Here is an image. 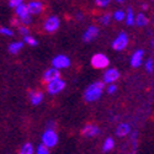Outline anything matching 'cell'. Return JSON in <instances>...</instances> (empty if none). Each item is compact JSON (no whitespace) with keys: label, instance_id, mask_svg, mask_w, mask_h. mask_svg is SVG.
<instances>
[{"label":"cell","instance_id":"obj_1","mask_svg":"<svg viewBox=\"0 0 154 154\" xmlns=\"http://www.w3.org/2000/svg\"><path fill=\"white\" fill-rule=\"evenodd\" d=\"M105 90V83L104 82H95L90 84L84 91V100L86 102H94L97 101Z\"/></svg>","mask_w":154,"mask_h":154},{"label":"cell","instance_id":"obj_2","mask_svg":"<svg viewBox=\"0 0 154 154\" xmlns=\"http://www.w3.org/2000/svg\"><path fill=\"white\" fill-rule=\"evenodd\" d=\"M42 144H45L47 148H53L57 146L58 143V134L54 130H52V128H47V130L43 132L42 134Z\"/></svg>","mask_w":154,"mask_h":154},{"label":"cell","instance_id":"obj_3","mask_svg":"<svg viewBox=\"0 0 154 154\" xmlns=\"http://www.w3.org/2000/svg\"><path fill=\"white\" fill-rule=\"evenodd\" d=\"M109 57L104 53H96L91 57V66L95 69H106L109 67Z\"/></svg>","mask_w":154,"mask_h":154},{"label":"cell","instance_id":"obj_4","mask_svg":"<svg viewBox=\"0 0 154 154\" xmlns=\"http://www.w3.org/2000/svg\"><path fill=\"white\" fill-rule=\"evenodd\" d=\"M64 88H66V82L60 78H58V79L51 80L47 83V93L51 95H56V94L63 91Z\"/></svg>","mask_w":154,"mask_h":154},{"label":"cell","instance_id":"obj_5","mask_svg":"<svg viewBox=\"0 0 154 154\" xmlns=\"http://www.w3.org/2000/svg\"><path fill=\"white\" fill-rule=\"evenodd\" d=\"M59 25H60L59 17L56 16V15H52V16H49V17L46 19V21L43 23V29L48 33H53L59 29Z\"/></svg>","mask_w":154,"mask_h":154},{"label":"cell","instance_id":"obj_6","mask_svg":"<svg viewBox=\"0 0 154 154\" xmlns=\"http://www.w3.org/2000/svg\"><path fill=\"white\" fill-rule=\"evenodd\" d=\"M127 45H128V36H127L126 32H121V33H119V36L113 40V42H112L111 46H112V48H113L115 51H117V52H121V51L126 49Z\"/></svg>","mask_w":154,"mask_h":154},{"label":"cell","instance_id":"obj_7","mask_svg":"<svg viewBox=\"0 0 154 154\" xmlns=\"http://www.w3.org/2000/svg\"><path fill=\"white\" fill-rule=\"evenodd\" d=\"M52 66H53V68H57L59 70L66 69L70 66V59H69V57L64 56V54H58L52 59Z\"/></svg>","mask_w":154,"mask_h":154},{"label":"cell","instance_id":"obj_8","mask_svg":"<svg viewBox=\"0 0 154 154\" xmlns=\"http://www.w3.org/2000/svg\"><path fill=\"white\" fill-rule=\"evenodd\" d=\"M99 32L100 31H99L97 26H95V25H90V26L85 30V32L83 33V41L86 42V43L94 41L95 38L99 36Z\"/></svg>","mask_w":154,"mask_h":154},{"label":"cell","instance_id":"obj_9","mask_svg":"<svg viewBox=\"0 0 154 154\" xmlns=\"http://www.w3.org/2000/svg\"><path fill=\"white\" fill-rule=\"evenodd\" d=\"M119 78H120V72L116 68H109L104 73L102 82L105 84H111V83H115L116 80H119Z\"/></svg>","mask_w":154,"mask_h":154},{"label":"cell","instance_id":"obj_10","mask_svg":"<svg viewBox=\"0 0 154 154\" xmlns=\"http://www.w3.org/2000/svg\"><path fill=\"white\" fill-rule=\"evenodd\" d=\"M26 6L30 15H40L43 11V3L40 0H31L30 3L26 4Z\"/></svg>","mask_w":154,"mask_h":154},{"label":"cell","instance_id":"obj_11","mask_svg":"<svg viewBox=\"0 0 154 154\" xmlns=\"http://www.w3.org/2000/svg\"><path fill=\"white\" fill-rule=\"evenodd\" d=\"M100 133V128L96 126V125H93V123H88L83 127L82 130V134L86 138H91V137H95Z\"/></svg>","mask_w":154,"mask_h":154},{"label":"cell","instance_id":"obj_12","mask_svg":"<svg viewBox=\"0 0 154 154\" xmlns=\"http://www.w3.org/2000/svg\"><path fill=\"white\" fill-rule=\"evenodd\" d=\"M143 58H144V51L137 49L131 57V66L133 68H139L143 63Z\"/></svg>","mask_w":154,"mask_h":154},{"label":"cell","instance_id":"obj_13","mask_svg":"<svg viewBox=\"0 0 154 154\" xmlns=\"http://www.w3.org/2000/svg\"><path fill=\"white\" fill-rule=\"evenodd\" d=\"M58 78H60V73H59V69H57V68L52 67V68L47 69L43 73V80L46 83H48L51 80H54V79H58Z\"/></svg>","mask_w":154,"mask_h":154},{"label":"cell","instance_id":"obj_14","mask_svg":"<svg viewBox=\"0 0 154 154\" xmlns=\"http://www.w3.org/2000/svg\"><path fill=\"white\" fill-rule=\"evenodd\" d=\"M29 97H30V101L32 102V105L37 106L43 101V93L38 91V90H30L29 91Z\"/></svg>","mask_w":154,"mask_h":154},{"label":"cell","instance_id":"obj_15","mask_svg":"<svg viewBox=\"0 0 154 154\" xmlns=\"http://www.w3.org/2000/svg\"><path fill=\"white\" fill-rule=\"evenodd\" d=\"M131 131H132L131 126L128 123H126V122H122L116 128V134H117V137H126V136H128L131 133Z\"/></svg>","mask_w":154,"mask_h":154},{"label":"cell","instance_id":"obj_16","mask_svg":"<svg viewBox=\"0 0 154 154\" xmlns=\"http://www.w3.org/2000/svg\"><path fill=\"white\" fill-rule=\"evenodd\" d=\"M15 14H16V16L21 20V19H23L25 16H27V15H30L29 14V10H27V6H26V4H20L19 6H16L15 8Z\"/></svg>","mask_w":154,"mask_h":154},{"label":"cell","instance_id":"obj_17","mask_svg":"<svg viewBox=\"0 0 154 154\" xmlns=\"http://www.w3.org/2000/svg\"><path fill=\"white\" fill-rule=\"evenodd\" d=\"M148 22H149V20L143 12H139L137 16H134V25H137V26H139V27L147 26Z\"/></svg>","mask_w":154,"mask_h":154},{"label":"cell","instance_id":"obj_18","mask_svg":"<svg viewBox=\"0 0 154 154\" xmlns=\"http://www.w3.org/2000/svg\"><path fill=\"white\" fill-rule=\"evenodd\" d=\"M22 47H23V42L22 41H15V42H12V43L9 45L8 49H9V52L11 54H16L22 49Z\"/></svg>","mask_w":154,"mask_h":154},{"label":"cell","instance_id":"obj_19","mask_svg":"<svg viewBox=\"0 0 154 154\" xmlns=\"http://www.w3.org/2000/svg\"><path fill=\"white\" fill-rule=\"evenodd\" d=\"M125 21L128 26H132L134 25V12H133V9L132 8H128L127 11H126V16H125Z\"/></svg>","mask_w":154,"mask_h":154},{"label":"cell","instance_id":"obj_20","mask_svg":"<svg viewBox=\"0 0 154 154\" xmlns=\"http://www.w3.org/2000/svg\"><path fill=\"white\" fill-rule=\"evenodd\" d=\"M113 147H115V140H113V138L107 137V138L105 139L104 144H102V150H104V152H110V150L113 149Z\"/></svg>","mask_w":154,"mask_h":154},{"label":"cell","instance_id":"obj_21","mask_svg":"<svg viewBox=\"0 0 154 154\" xmlns=\"http://www.w3.org/2000/svg\"><path fill=\"white\" fill-rule=\"evenodd\" d=\"M33 152H35V149H33V146L31 143H25L21 147L19 154H33Z\"/></svg>","mask_w":154,"mask_h":154},{"label":"cell","instance_id":"obj_22","mask_svg":"<svg viewBox=\"0 0 154 154\" xmlns=\"http://www.w3.org/2000/svg\"><path fill=\"white\" fill-rule=\"evenodd\" d=\"M23 43H27L29 46H32V47H35V46H37V40L35 37H32L31 35H26V36H23V41H22Z\"/></svg>","mask_w":154,"mask_h":154},{"label":"cell","instance_id":"obj_23","mask_svg":"<svg viewBox=\"0 0 154 154\" xmlns=\"http://www.w3.org/2000/svg\"><path fill=\"white\" fill-rule=\"evenodd\" d=\"M125 16H126V12L122 10H116L113 12V19L116 21H125Z\"/></svg>","mask_w":154,"mask_h":154},{"label":"cell","instance_id":"obj_24","mask_svg":"<svg viewBox=\"0 0 154 154\" xmlns=\"http://www.w3.org/2000/svg\"><path fill=\"white\" fill-rule=\"evenodd\" d=\"M35 154H49V148H47L45 144H38V147L36 148V150L33 152Z\"/></svg>","mask_w":154,"mask_h":154},{"label":"cell","instance_id":"obj_25","mask_svg":"<svg viewBox=\"0 0 154 154\" xmlns=\"http://www.w3.org/2000/svg\"><path fill=\"white\" fill-rule=\"evenodd\" d=\"M144 68H146V70L148 73H153V70H154V63H153V59L152 58H148L147 59V62L144 63Z\"/></svg>","mask_w":154,"mask_h":154},{"label":"cell","instance_id":"obj_26","mask_svg":"<svg viewBox=\"0 0 154 154\" xmlns=\"http://www.w3.org/2000/svg\"><path fill=\"white\" fill-rule=\"evenodd\" d=\"M110 21H111V15L110 14H104L100 17V22H101V25H104V26H107V25L110 23Z\"/></svg>","mask_w":154,"mask_h":154},{"label":"cell","instance_id":"obj_27","mask_svg":"<svg viewBox=\"0 0 154 154\" xmlns=\"http://www.w3.org/2000/svg\"><path fill=\"white\" fill-rule=\"evenodd\" d=\"M0 33L4 35V36H8V37L14 36V31L9 27H0Z\"/></svg>","mask_w":154,"mask_h":154},{"label":"cell","instance_id":"obj_28","mask_svg":"<svg viewBox=\"0 0 154 154\" xmlns=\"http://www.w3.org/2000/svg\"><path fill=\"white\" fill-rule=\"evenodd\" d=\"M116 90H117V85H116V84H113V83L107 84V88H106V93H107V94L112 95V94L116 93Z\"/></svg>","mask_w":154,"mask_h":154},{"label":"cell","instance_id":"obj_29","mask_svg":"<svg viewBox=\"0 0 154 154\" xmlns=\"http://www.w3.org/2000/svg\"><path fill=\"white\" fill-rule=\"evenodd\" d=\"M19 32L22 35V36H26V35H30V30L27 29V26H25V25H20V26L17 27Z\"/></svg>","mask_w":154,"mask_h":154},{"label":"cell","instance_id":"obj_30","mask_svg":"<svg viewBox=\"0 0 154 154\" xmlns=\"http://www.w3.org/2000/svg\"><path fill=\"white\" fill-rule=\"evenodd\" d=\"M111 3V0H95V4L99 8H106Z\"/></svg>","mask_w":154,"mask_h":154},{"label":"cell","instance_id":"obj_31","mask_svg":"<svg viewBox=\"0 0 154 154\" xmlns=\"http://www.w3.org/2000/svg\"><path fill=\"white\" fill-rule=\"evenodd\" d=\"M20 22H21L22 25H25V26H29V25L32 22V17H31V15L25 16L23 19H21V20H20Z\"/></svg>","mask_w":154,"mask_h":154},{"label":"cell","instance_id":"obj_32","mask_svg":"<svg viewBox=\"0 0 154 154\" xmlns=\"http://www.w3.org/2000/svg\"><path fill=\"white\" fill-rule=\"evenodd\" d=\"M23 3V0H9V6L10 8H16V6H19L20 4H22Z\"/></svg>","mask_w":154,"mask_h":154},{"label":"cell","instance_id":"obj_33","mask_svg":"<svg viewBox=\"0 0 154 154\" xmlns=\"http://www.w3.org/2000/svg\"><path fill=\"white\" fill-rule=\"evenodd\" d=\"M20 19L19 17H16V19H12L11 20V25H12V26H15V27H19L20 26Z\"/></svg>","mask_w":154,"mask_h":154},{"label":"cell","instance_id":"obj_34","mask_svg":"<svg viewBox=\"0 0 154 154\" xmlns=\"http://www.w3.org/2000/svg\"><path fill=\"white\" fill-rule=\"evenodd\" d=\"M54 122L53 121H49L48 123H47V128H52V130H54Z\"/></svg>","mask_w":154,"mask_h":154},{"label":"cell","instance_id":"obj_35","mask_svg":"<svg viewBox=\"0 0 154 154\" xmlns=\"http://www.w3.org/2000/svg\"><path fill=\"white\" fill-rule=\"evenodd\" d=\"M75 17H76V20H80V21L84 19V16H83V14H82V12H76Z\"/></svg>","mask_w":154,"mask_h":154},{"label":"cell","instance_id":"obj_36","mask_svg":"<svg viewBox=\"0 0 154 154\" xmlns=\"http://www.w3.org/2000/svg\"><path fill=\"white\" fill-rule=\"evenodd\" d=\"M142 10H143V11L148 10V5H147V4H142Z\"/></svg>","mask_w":154,"mask_h":154},{"label":"cell","instance_id":"obj_37","mask_svg":"<svg viewBox=\"0 0 154 154\" xmlns=\"http://www.w3.org/2000/svg\"><path fill=\"white\" fill-rule=\"evenodd\" d=\"M116 2H117L119 4H123V3L126 2V0H116Z\"/></svg>","mask_w":154,"mask_h":154},{"label":"cell","instance_id":"obj_38","mask_svg":"<svg viewBox=\"0 0 154 154\" xmlns=\"http://www.w3.org/2000/svg\"><path fill=\"white\" fill-rule=\"evenodd\" d=\"M131 154H137V150H132V152H131Z\"/></svg>","mask_w":154,"mask_h":154}]
</instances>
